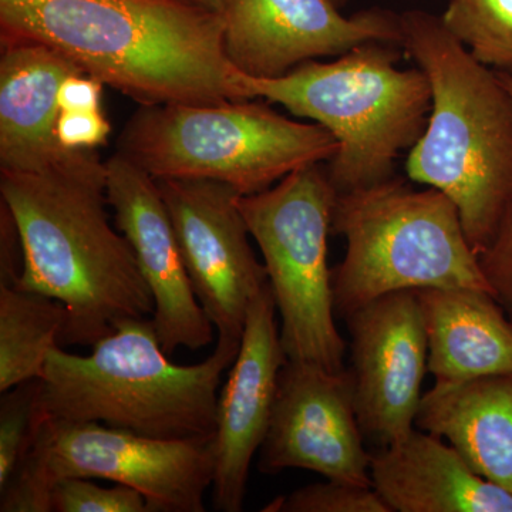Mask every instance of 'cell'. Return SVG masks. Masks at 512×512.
I'll list each match as a JSON object with an SVG mask.
<instances>
[{"instance_id": "cell-1", "label": "cell", "mask_w": 512, "mask_h": 512, "mask_svg": "<svg viewBox=\"0 0 512 512\" xmlns=\"http://www.w3.org/2000/svg\"><path fill=\"white\" fill-rule=\"evenodd\" d=\"M0 28L2 40L53 47L140 106L245 100L220 13L191 0H0Z\"/></svg>"}, {"instance_id": "cell-25", "label": "cell", "mask_w": 512, "mask_h": 512, "mask_svg": "<svg viewBox=\"0 0 512 512\" xmlns=\"http://www.w3.org/2000/svg\"><path fill=\"white\" fill-rule=\"evenodd\" d=\"M480 258L491 293L512 322V202Z\"/></svg>"}, {"instance_id": "cell-4", "label": "cell", "mask_w": 512, "mask_h": 512, "mask_svg": "<svg viewBox=\"0 0 512 512\" xmlns=\"http://www.w3.org/2000/svg\"><path fill=\"white\" fill-rule=\"evenodd\" d=\"M241 340L218 338L198 365L171 362L153 320H120L87 356L57 346L47 355L37 407L43 419L89 421L160 440L208 437L217 429L222 375Z\"/></svg>"}, {"instance_id": "cell-29", "label": "cell", "mask_w": 512, "mask_h": 512, "mask_svg": "<svg viewBox=\"0 0 512 512\" xmlns=\"http://www.w3.org/2000/svg\"><path fill=\"white\" fill-rule=\"evenodd\" d=\"M191 2L198 3V5L204 6V8L221 13L222 3H224V0H191Z\"/></svg>"}, {"instance_id": "cell-26", "label": "cell", "mask_w": 512, "mask_h": 512, "mask_svg": "<svg viewBox=\"0 0 512 512\" xmlns=\"http://www.w3.org/2000/svg\"><path fill=\"white\" fill-rule=\"evenodd\" d=\"M110 131L101 110L60 111L56 124L57 140L67 150H96L106 143Z\"/></svg>"}, {"instance_id": "cell-14", "label": "cell", "mask_w": 512, "mask_h": 512, "mask_svg": "<svg viewBox=\"0 0 512 512\" xmlns=\"http://www.w3.org/2000/svg\"><path fill=\"white\" fill-rule=\"evenodd\" d=\"M104 164L114 225L130 242L153 295L151 320L164 352L207 348L215 328L192 289L157 181L119 153Z\"/></svg>"}, {"instance_id": "cell-7", "label": "cell", "mask_w": 512, "mask_h": 512, "mask_svg": "<svg viewBox=\"0 0 512 512\" xmlns=\"http://www.w3.org/2000/svg\"><path fill=\"white\" fill-rule=\"evenodd\" d=\"M117 153L154 180H210L241 195L274 187L299 168L332 160L338 140L262 101L140 106Z\"/></svg>"}, {"instance_id": "cell-30", "label": "cell", "mask_w": 512, "mask_h": 512, "mask_svg": "<svg viewBox=\"0 0 512 512\" xmlns=\"http://www.w3.org/2000/svg\"><path fill=\"white\" fill-rule=\"evenodd\" d=\"M498 76H500L501 82H503L505 89H507L512 96V73L498 72Z\"/></svg>"}, {"instance_id": "cell-6", "label": "cell", "mask_w": 512, "mask_h": 512, "mask_svg": "<svg viewBox=\"0 0 512 512\" xmlns=\"http://www.w3.org/2000/svg\"><path fill=\"white\" fill-rule=\"evenodd\" d=\"M332 234L346 239L345 258L332 269L339 318L393 292L473 288L491 293L456 204L436 188L414 190L393 177L338 194Z\"/></svg>"}, {"instance_id": "cell-27", "label": "cell", "mask_w": 512, "mask_h": 512, "mask_svg": "<svg viewBox=\"0 0 512 512\" xmlns=\"http://www.w3.org/2000/svg\"><path fill=\"white\" fill-rule=\"evenodd\" d=\"M23 249L18 225L0 202V286H15L22 274Z\"/></svg>"}, {"instance_id": "cell-3", "label": "cell", "mask_w": 512, "mask_h": 512, "mask_svg": "<svg viewBox=\"0 0 512 512\" xmlns=\"http://www.w3.org/2000/svg\"><path fill=\"white\" fill-rule=\"evenodd\" d=\"M400 25V46L431 87L429 120L409 150L407 175L456 204L480 256L512 202V96L497 70L478 62L439 16L410 10Z\"/></svg>"}, {"instance_id": "cell-2", "label": "cell", "mask_w": 512, "mask_h": 512, "mask_svg": "<svg viewBox=\"0 0 512 512\" xmlns=\"http://www.w3.org/2000/svg\"><path fill=\"white\" fill-rule=\"evenodd\" d=\"M0 194L22 242L15 286L63 303L62 348H93L120 320L153 315L136 254L109 222L106 164L96 150L37 170H0Z\"/></svg>"}, {"instance_id": "cell-20", "label": "cell", "mask_w": 512, "mask_h": 512, "mask_svg": "<svg viewBox=\"0 0 512 512\" xmlns=\"http://www.w3.org/2000/svg\"><path fill=\"white\" fill-rule=\"evenodd\" d=\"M63 303L16 286H0V392L42 379L47 355L60 346Z\"/></svg>"}, {"instance_id": "cell-24", "label": "cell", "mask_w": 512, "mask_h": 512, "mask_svg": "<svg viewBox=\"0 0 512 512\" xmlns=\"http://www.w3.org/2000/svg\"><path fill=\"white\" fill-rule=\"evenodd\" d=\"M52 508L56 512H150L146 498L134 488L121 484L101 487L90 478L79 477L57 481Z\"/></svg>"}, {"instance_id": "cell-5", "label": "cell", "mask_w": 512, "mask_h": 512, "mask_svg": "<svg viewBox=\"0 0 512 512\" xmlns=\"http://www.w3.org/2000/svg\"><path fill=\"white\" fill-rule=\"evenodd\" d=\"M399 45L370 42L333 62H309L281 77L238 72L245 100L266 99L325 127L339 148L328 177L338 194L394 177L397 158L423 134L431 87L420 69H400Z\"/></svg>"}, {"instance_id": "cell-8", "label": "cell", "mask_w": 512, "mask_h": 512, "mask_svg": "<svg viewBox=\"0 0 512 512\" xmlns=\"http://www.w3.org/2000/svg\"><path fill=\"white\" fill-rule=\"evenodd\" d=\"M214 434L184 440L138 436L101 423L39 420L32 446L3 490L2 512H52L62 478L127 485L150 512H204L214 484Z\"/></svg>"}, {"instance_id": "cell-9", "label": "cell", "mask_w": 512, "mask_h": 512, "mask_svg": "<svg viewBox=\"0 0 512 512\" xmlns=\"http://www.w3.org/2000/svg\"><path fill=\"white\" fill-rule=\"evenodd\" d=\"M336 195L328 171L313 164L268 190L239 195L238 205L264 258L286 356L340 372L346 342L336 328L328 265Z\"/></svg>"}, {"instance_id": "cell-22", "label": "cell", "mask_w": 512, "mask_h": 512, "mask_svg": "<svg viewBox=\"0 0 512 512\" xmlns=\"http://www.w3.org/2000/svg\"><path fill=\"white\" fill-rule=\"evenodd\" d=\"M40 379L19 384L3 393L0 402V490L22 463L39 420L37 394Z\"/></svg>"}, {"instance_id": "cell-12", "label": "cell", "mask_w": 512, "mask_h": 512, "mask_svg": "<svg viewBox=\"0 0 512 512\" xmlns=\"http://www.w3.org/2000/svg\"><path fill=\"white\" fill-rule=\"evenodd\" d=\"M357 421L348 372L289 360L279 375L259 470L313 471L326 480L372 485L370 457Z\"/></svg>"}, {"instance_id": "cell-13", "label": "cell", "mask_w": 512, "mask_h": 512, "mask_svg": "<svg viewBox=\"0 0 512 512\" xmlns=\"http://www.w3.org/2000/svg\"><path fill=\"white\" fill-rule=\"evenodd\" d=\"M220 15L229 63L259 79L365 43H402L399 15L370 9L348 18L333 0H224Z\"/></svg>"}, {"instance_id": "cell-15", "label": "cell", "mask_w": 512, "mask_h": 512, "mask_svg": "<svg viewBox=\"0 0 512 512\" xmlns=\"http://www.w3.org/2000/svg\"><path fill=\"white\" fill-rule=\"evenodd\" d=\"M276 311L268 282L249 305L237 359L218 396L212 490L220 511L244 508L249 468L271 423L279 375L288 362Z\"/></svg>"}, {"instance_id": "cell-21", "label": "cell", "mask_w": 512, "mask_h": 512, "mask_svg": "<svg viewBox=\"0 0 512 512\" xmlns=\"http://www.w3.org/2000/svg\"><path fill=\"white\" fill-rule=\"evenodd\" d=\"M441 20L478 62L512 73V0H450Z\"/></svg>"}, {"instance_id": "cell-31", "label": "cell", "mask_w": 512, "mask_h": 512, "mask_svg": "<svg viewBox=\"0 0 512 512\" xmlns=\"http://www.w3.org/2000/svg\"><path fill=\"white\" fill-rule=\"evenodd\" d=\"M333 2H335L338 6H342L345 5L346 2H349V0H333Z\"/></svg>"}, {"instance_id": "cell-19", "label": "cell", "mask_w": 512, "mask_h": 512, "mask_svg": "<svg viewBox=\"0 0 512 512\" xmlns=\"http://www.w3.org/2000/svg\"><path fill=\"white\" fill-rule=\"evenodd\" d=\"M416 427L447 440L478 476L512 493V373L434 383Z\"/></svg>"}, {"instance_id": "cell-17", "label": "cell", "mask_w": 512, "mask_h": 512, "mask_svg": "<svg viewBox=\"0 0 512 512\" xmlns=\"http://www.w3.org/2000/svg\"><path fill=\"white\" fill-rule=\"evenodd\" d=\"M0 170H37L72 156L57 140L59 92L84 73L59 50L37 42L2 40Z\"/></svg>"}, {"instance_id": "cell-28", "label": "cell", "mask_w": 512, "mask_h": 512, "mask_svg": "<svg viewBox=\"0 0 512 512\" xmlns=\"http://www.w3.org/2000/svg\"><path fill=\"white\" fill-rule=\"evenodd\" d=\"M104 84L86 73H76L64 80L59 92L60 111L101 110Z\"/></svg>"}, {"instance_id": "cell-23", "label": "cell", "mask_w": 512, "mask_h": 512, "mask_svg": "<svg viewBox=\"0 0 512 512\" xmlns=\"http://www.w3.org/2000/svg\"><path fill=\"white\" fill-rule=\"evenodd\" d=\"M265 512H392L372 485L328 480L299 488L266 505Z\"/></svg>"}, {"instance_id": "cell-18", "label": "cell", "mask_w": 512, "mask_h": 512, "mask_svg": "<svg viewBox=\"0 0 512 512\" xmlns=\"http://www.w3.org/2000/svg\"><path fill=\"white\" fill-rule=\"evenodd\" d=\"M436 383L512 373V322L490 292L417 289Z\"/></svg>"}, {"instance_id": "cell-16", "label": "cell", "mask_w": 512, "mask_h": 512, "mask_svg": "<svg viewBox=\"0 0 512 512\" xmlns=\"http://www.w3.org/2000/svg\"><path fill=\"white\" fill-rule=\"evenodd\" d=\"M372 487L392 512H512V493L478 476L463 456L429 431L377 447Z\"/></svg>"}, {"instance_id": "cell-10", "label": "cell", "mask_w": 512, "mask_h": 512, "mask_svg": "<svg viewBox=\"0 0 512 512\" xmlns=\"http://www.w3.org/2000/svg\"><path fill=\"white\" fill-rule=\"evenodd\" d=\"M157 184L198 302L218 338L241 340L249 305L269 282L249 242L241 194L210 180Z\"/></svg>"}, {"instance_id": "cell-11", "label": "cell", "mask_w": 512, "mask_h": 512, "mask_svg": "<svg viewBox=\"0 0 512 512\" xmlns=\"http://www.w3.org/2000/svg\"><path fill=\"white\" fill-rule=\"evenodd\" d=\"M348 372L365 439L390 446L416 429L421 384L429 372L426 329L414 291L389 293L345 318Z\"/></svg>"}]
</instances>
